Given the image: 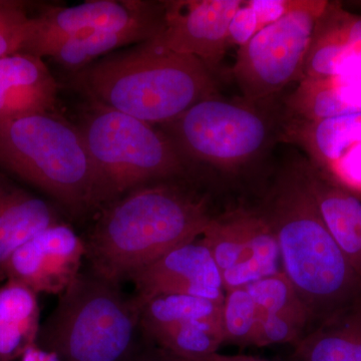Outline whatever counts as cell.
Listing matches in <instances>:
<instances>
[{
	"label": "cell",
	"instance_id": "9a60e30c",
	"mask_svg": "<svg viewBox=\"0 0 361 361\" xmlns=\"http://www.w3.org/2000/svg\"><path fill=\"white\" fill-rule=\"evenodd\" d=\"M361 73V14L327 2L318 18L304 65L303 78Z\"/></svg>",
	"mask_w": 361,
	"mask_h": 361
},
{
	"label": "cell",
	"instance_id": "6da1fadb",
	"mask_svg": "<svg viewBox=\"0 0 361 361\" xmlns=\"http://www.w3.org/2000/svg\"><path fill=\"white\" fill-rule=\"evenodd\" d=\"M290 148L270 168L254 207L274 232L282 270L315 327L361 302V277L323 220L304 174L302 155Z\"/></svg>",
	"mask_w": 361,
	"mask_h": 361
},
{
	"label": "cell",
	"instance_id": "5b68a950",
	"mask_svg": "<svg viewBox=\"0 0 361 361\" xmlns=\"http://www.w3.org/2000/svg\"><path fill=\"white\" fill-rule=\"evenodd\" d=\"M85 109L78 127L96 176L94 210L145 185L198 173L159 126L92 102Z\"/></svg>",
	"mask_w": 361,
	"mask_h": 361
},
{
	"label": "cell",
	"instance_id": "30bf717a",
	"mask_svg": "<svg viewBox=\"0 0 361 361\" xmlns=\"http://www.w3.org/2000/svg\"><path fill=\"white\" fill-rule=\"evenodd\" d=\"M32 20V32L23 52L42 58L45 49L66 37L135 26L161 30L163 4L142 0H90L77 6H44Z\"/></svg>",
	"mask_w": 361,
	"mask_h": 361
},
{
	"label": "cell",
	"instance_id": "f1b7e54d",
	"mask_svg": "<svg viewBox=\"0 0 361 361\" xmlns=\"http://www.w3.org/2000/svg\"><path fill=\"white\" fill-rule=\"evenodd\" d=\"M123 361H177L167 351L163 349L149 348L144 349L140 353L130 356H127Z\"/></svg>",
	"mask_w": 361,
	"mask_h": 361
},
{
	"label": "cell",
	"instance_id": "ac0fdd59",
	"mask_svg": "<svg viewBox=\"0 0 361 361\" xmlns=\"http://www.w3.org/2000/svg\"><path fill=\"white\" fill-rule=\"evenodd\" d=\"M56 223L58 215L49 202L0 174V279L14 252Z\"/></svg>",
	"mask_w": 361,
	"mask_h": 361
},
{
	"label": "cell",
	"instance_id": "cb8c5ba5",
	"mask_svg": "<svg viewBox=\"0 0 361 361\" xmlns=\"http://www.w3.org/2000/svg\"><path fill=\"white\" fill-rule=\"evenodd\" d=\"M301 0H242L230 23L228 44L240 47L300 6Z\"/></svg>",
	"mask_w": 361,
	"mask_h": 361
},
{
	"label": "cell",
	"instance_id": "7402d4cb",
	"mask_svg": "<svg viewBox=\"0 0 361 361\" xmlns=\"http://www.w3.org/2000/svg\"><path fill=\"white\" fill-rule=\"evenodd\" d=\"M159 32L160 28L154 26H135L127 30L75 35L51 45L42 58L54 59L73 75L125 45L141 44L153 39Z\"/></svg>",
	"mask_w": 361,
	"mask_h": 361
},
{
	"label": "cell",
	"instance_id": "52a82bcc",
	"mask_svg": "<svg viewBox=\"0 0 361 361\" xmlns=\"http://www.w3.org/2000/svg\"><path fill=\"white\" fill-rule=\"evenodd\" d=\"M0 169L73 212L94 210L96 176L84 137L56 111L0 126Z\"/></svg>",
	"mask_w": 361,
	"mask_h": 361
},
{
	"label": "cell",
	"instance_id": "9c48e42d",
	"mask_svg": "<svg viewBox=\"0 0 361 361\" xmlns=\"http://www.w3.org/2000/svg\"><path fill=\"white\" fill-rule=\"evenodd\" d=\"M222 303L182 294H161L142 308V330L171 355H204L224 344Z\"/></svg>",
	"mask_w": 361,
	"mask_h": 361
},
{
	"label": "cell",
	"instance_id": "44dd1931",
	"mask_svg": "<svg viewBox=\"0 0 361 361\" xmlns=\"http://www.w3.org/2000/svg\"><path fill=\"white\" fill-rule=\"evenodd\" d=\"M39 327L37 293L8 280L0 288V361L11 360L33 345Z\"/></svg>",
	"mask_w": 361,
	"mask_h": 361
},
{
	"label": "cell",
	"instance_id": "4fadbf2b",
	"mask_svg": "<svg viewBox=\"0 0 361 361\" xmlns=\"http://www.w3.org/2000/svg\"><path fill=\"white\" fill-rule=\"evenodd\" d=\"M85 256V242L68 225L56 223L14 252L4 268V278L37 294H61L80 274Z\"/></svg>",
	"mask_w": 361,
	"mask_h": 361
},
{
	"label": "cell",
	"instance_id": "ffe728a7",
	"mask_svg": "<svg viewBox=\"0 0 361 361\" xmlns=\"http://www.w3.org/2000/svg\"><path fill=\"white\" fill-rule=\"evenodd\" d=\"M294 346V361H361V302L316 325Z\"/></svg>",
	"mask_w": 361,
	"mask_h": 361
},
{
	"label": "cell",
	"instance_id": "83f0119b",
	"mask_svg": "<svg viewBox=\"0 0 361 361\" xmlns=\"http://www.w3.org/2000/svg\"><path fill=\"white\" fill-rule=\"evenodd\" d=\"M171 355V353H170ZM177 361H269L255 356L244 355H222V353H213L204 355L182 356L171 355Z\"/></svg>",
	"mask_w": 361,
	"mask_h": 361
},
{
	"label": "cell",
	"instance_id": "d6986e66",
	"mask_svg": "<svg viewBox=\"0 0 361 361\" xmlns=\"http://www.w3.org/2000/svg\"><path fill=\"white\" fill-rule=\"evenodd\" d=\"M289 115L307 121L361 113V73L303 78L285 97Z\"/></svg>",
	"mask_w": 361,
	"mask_h": 361
},
{
	"label": "cell",
	"instance_id": "e0dca14e",
	"mask_svg": "<svg viewBox=\"0 0 361 361\" xmlns=\"http://www.w3.org/2000/svg\"><path fill=\"white\" fill-rule=\"evenodd\" d=\"M302 165L325 224L361 277V199L325 178L303 155Z\"/></svg>",
	"mask_w": 361,
	"mask_h": 361
},
{
	"label": "cell",
	"instance_id": "603a6c76",
	"mask_svg": "<svg viewBox=\"0 0 361 361\" xmlns=\"http://www.w3.org/2000/svg\"><path fill=\"white\" fill-rule=\"evenodd\" d=\"M249 248L246 257L231 270L223 273L226 291L245 288L262 278L283 272L281 254L274 232L255 207H247Z\"/></svg>",
	"mask_w": 361,
	"mask_h": 361
},
{
	"label": "cell",
	"instance_id": "3957f363",
	"mask_svg": "<svg viewBox=\"0 0 361 361\" xmlns=\"http://www.w3.org/2000/svg\"><path fill=\"white\" fill-rule=\"evenodd\" d=\"M70 85L90 102L161 126L221 92V80L198 59L149 39L73 73Z\"/></svg>",
	"mask_w": 361,
	"mask_h": 361
},
{
	"label": "cell",
	"instance_id": "484cf974",
	"mask_svg": "<svg viewBox=\"0 0 361 361\" xmlns=\"http://www.w3.org/2000/svg\"><path fill=\"white\" fill-rule=\"evenodd\" d=\"M258 324V311L246 288L226 291L222 303L224 344L254 345Z\"/></svg>",
	"mask_w": 361,
	"mask_h": 361
},
{
	"label": "cell",
	"instance_id": "7a4b0ae2",
	"mask_svg": "<svg viewBox=\"0 0 361 361\" xmlns=\"http://www.w3.org/2000/svg\"><path fill=\"white\" fill-rule=\"evenodd\" d=\"M192 180L145 185L102 209L85 244L92 272L120 284L176 247L201 237L218 214Z\"/></svg>",
	"mask_w": 361,
	"mask_h": 361
},
{
	"label": "cell",
	"instance_id": "7c38bea8",
	"mask_svg": "<svg viewBox=\"0 0 361 361\" xmlns=\"http://www.w3.org/2000/svg\"><path fill=\"white\" fill-rule=\"evenodd\" d=\"M283 145L325 178L361 199V113L307 121L289 115Z\"/></svg>",
	"mask_w": 361,
	"mask_h": 361
},
{
	"label": "cell",
	"instance_id": "8992f818",
	"mask_svg": "<svg viewBox=\"0 0 361 361\" xmlns=\"http://www.w3.org/2000/svg\"><path fill=\"white\" fill-rule=\"evenodd\" d=\"M118 283L80 273L39 327L42 350L66 361H123L141 320L142 304Z\"/></svg>",
	"mask_w": 361,
	"mask_h": 361
},
{
	"label": "cell",
	"instance_id": "d4e9b609",
	"mask_svg": "<svg viewBox=\"0 0 361 361\" xmlns=\"http://www.w3.org/2000/svg\"><path fill=\"white\" fill-rule=\"evenodd\" d=\"M245 288L255 303L258 315H306L312 322L310 311L297 295L293 285L284 272L262 278Z\"/></svg>",
	"mask_w": 361,
	"mask_h": 361
},
{
	"label": "cell",
	"instance_id": "5bb4252c",
	"mask_svg": "<svg viewBox=\"0 0 361 361\" xmlns=\"http://www.w3.org/2000/svg\"><path fill=\"white\" fill-rule=\"evenodd\" d=\"M137 300L161 294H182L223 302L222 276L211 251L201 237L176 247L155 262L130 275Z\"/></svg>",
	"mask_w": 361,
	"mask_h": 361
},
{
	"label": "cell",
	"instance_id": "2e32d148",
	"mask_svg": "<svg viewBox=\"0 0 361 361\" xmlns=\"http://www.w3.org/2000/svg\"><path fill=\"white\" fill-rule=\"evenodd\" d=\"M59 85L44 59L18 52L0 59V126L54 113Z\"/></svg>",
	"mask_w": 361,
	"mask_h": 361
},
{
	"label": "cell",
	"instance_id": "8fae6325",
	"mask_svg": "<svg viewBox=\"0 0 361 361\" xmlns=\"http://www.w3.org/2000/svg\"><path fill=\"white\" fill-rule=\"evenodd\" d=\"M242 0H169L163 4L157 44L198 59L222 80L223 59L229 51L230 23Z\"/></svg>",
	"mask_w": 361,
	"mask_h": 361
},
{
	"label": "cell",
	"instance_id": "ba28073f",
	"mask_svg": "<svg viewBox=\"0 0 361 361\" xmlns=\"http://www.w3.org/2000/svg\"><path fill=\"white\" fill-rule=\"evenodd\" d=\"M327 2L301 0L297 8L238 47L230 77L240 96L267 99L301 82L313 30Z\"/></svg>",
	"mask_w": 361,
	"mask_h": 361
},
{
	"label": "cell",
	"instance_id": "4316f807",
	"mask_svg": "<svg viewBox=\"0 0 361 361\" xmlns=\"http://www.w3.org/2000/svg\"><path fill=\"white\" fill-rule=\"evenodd\" d=\"M32 25L25 2L0 0V59L23 51Z\"/></svg>",
	"mask_w": 361,
	"mask_h": 361
},
{
	"label": "cell",
	"instance_id": "277c9868",
	"mask_svg": "<svg viewBox=\"0 0 361 361\" xmlns=\"http://www.w3.org/2000/svg\"><path fill=\"white\" fill-rule=\"evenodd\" d=\"M286 92L257 101L219 92L159 127L198 173L224 179L258 174L283 145Z\"/></svg>",
	"mask_w": 361,
	"mask_h": 361
}]
</instances>
